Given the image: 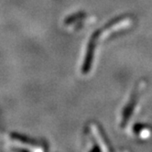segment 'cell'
Instances as JSON below:
<instances>
[{"instance_id": "cell-1", "label": "cell", "mask_w": 152, "mask_h": 152, "mask_svg": "<svg viewBox=\"0 0 152 152\" xmlns=\"http://www.w3.org/2000/svg\"><path fill=\"white\" fill-rule=\"evenodd\" d=\"M95 42L96 40L92 37L90 39L87 49H86V53L84 56V60L83 62V66H82V72L83 74H87L90 72V69L92 67V63H93V59H94V48H95Z\"/></svg>"}, {"instance_id": "cell-2", "label": "cell", "mask_w": 152, "mask_h": 152, "mask_svg": "<svg viewBox=\"0 0 152 152\" xmlns=\"http://www.w3.org/2000/svg\"><path fill=\"white\" fill-rule=\"evenodd\" d=\"M10 138L12 140H15L18 143H21L23 145H28V146H31V147H42V145L38 142L36 140H33V139H30L29 137H26V136H23V135H20V134H18V133H11L10 134ZM44 149H47V148H44Z\"/></svg>"}, {"instance_id": "cell-3", "label": "cell", "mask_w": 152, "mask_h": 152, "mask_svg": "<svg viewBox=\"0 0 152 152\" xmlns=\"http://www.w3.org/2000/svg\"><path fill=\"white\" fill-rule=\"evenodd\" d=\"M85 17H86V14L84 12H78V13L73 14V15L68 17L66 19L64 20V24L66 26H70L72 23L80 22V21H82Z\"/></svg>"}]
</instances>
